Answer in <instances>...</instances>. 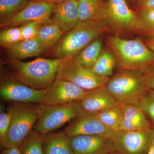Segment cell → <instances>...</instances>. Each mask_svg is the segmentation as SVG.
Listing matches in <instances>:
<instances>
[{"instance_id": "4dcf8cb0", "label": "cell", "mask_w": 154, "mask_h": 154, "mask_svg": "<svg viewBox=\"0 0 154 154\" xmlns=\"http://www.w3.org/2000/svg\"><path fill=\"white\" fill-rule=\"evenodd\" d=\"M5 105L1 104L0 107V141L2 140L8 131L11 126L12 116L6 110Z\"/></svg>"}, {"instance_id": "7402d4cb", "label": "cell", "mask_w": 154, "mask_h": 154, "mask_svg": "<svg viewBox=\"0 0 154 154\" xmlns=\"http://www.w3.org/2000/svg\"><path fill=\"white\" fill-rule=\"evenodd\" d=\"M99 37L86 46L74 57L75 60L86 68L91 69L103 49V41Z\"/></svg>"}, {"instance_id": "8fae6325", "label": "cell", "mask_w": 154, "mask_h": 154, "mask_svg": "<svg viewBox=\"0 0 154 154\" xmlns=\"http://www.w3.org/2000/svg\"><path fill=\"white\" fill-rule=\"evenodd\" d=\"M56 5L49 1H29L26 8L1 23V27H19L33 21L43 24L52 22L51 17Z\"/></svg>"}, {"instance_id": "4fadbf2b", "label": "cell", "mask_w": 154, "mask_h": 154, "mask_svg": "<svg viewBox=\"0 0 154 154\" xmlns=\"http://www.w3.org/2000/svg\"><path fill=\"white\" fill-rule=\"evenodd\" d=\"M63 131L69 137L99 135L111 138L115 132L106 127L95 116L86 113L70 121Z\"/></svg>"}, {"instance_id": "e575fe53", "label": "cell", "mask_w": 154, "mask_h": 154, "mask_svg": "<svg viewBox=\"0 0 154 154\" xmlns=\"http://www.w3.org/2000/svg\"><path fill=\"white\" fill-rule=\"evenodd\" d=\"M144 42L147 46L154 52V37L146 38Z\"/></svg>"}, {"instance_id": "9a60e30c", "label": "cell", "mask_w": 154, "mask_h": 154, "mask_svg": "<svg viewBox=\"0 0 154 154\" xmlns=\"http://www.w3.org/2000/svg\"><path fill=\"white\" fill-rule=\"evenodd\" d=\"M80 102L86 113H99L118 105L105 85L86 91Z\"/></svg>"}, {"instance_id": "d4e9b609", "label": "cell", "mask_w": 154, "mask_h": 154, "mask_svg": "<svg viewBox=\"0 0 154 154\" xmlns=\"http://www.w3.org/2000/svg\"><path fill=\"white\" fill-rule=\"evenodd\" d=\"M42 139L43 135L33 129L18 148L20 154H43Z\"/></svg>"}, {"instance_id": "603a6c76", "label": "cell", "mask_w": 154, "mask_h": 154, "mask_svg": "<svg viewBox=\"0 0 154 154\" xmlns=\"http://www.w3.org/2000/svg\"><path fill=\"white\" fill-rule=\"evenodd\" d=\"M116 65V60L113 53L108 47L102 49L91 70L99 76L110 78L113 76V70Z\"/></svg>"}, {"instance_id": "4316f807", "label": "cell", "mask_w": 154, "mask_h": 154, "mask_svg": "<svg viewBox=\"0 0 154 154\" xmlns=\"http://www.w3.org/2000/svg\"><path fill=\"white\" fill-rule=\"evenodd\" d=\"M139 19L136 32L146 38L154 37V8L141 11Z\"/></svg>"}, {"instance_id": "30bf717a", "label": "cell", "mask_w": 154, "mask_h": 154, "mask_svg": "<svg viewBox=\"0 0 154 154\" xmlns=\"http://www.w3.org/2000/svg\"><path fill=\"white\" fill-rule=\"evenodd\" d=\"M46 91L30 88L15 79L13 74L1 76L0 96L3 102L40 104Z\"/></svg>"}, {"instance_id": "6da1fadb", "label": "cell", "mask_w": 154, "mask_h": 154, "mask_svg": "<svg viewBox=\"0 0 154 154\" xmlns=\"http://www.w3.org/2000/svg\"><path fill=\"white\" fill-rule=\"evenodd\" d=\"M107 45L115 56L119 70L144 74L154 69V52L141 38L124 39L116 34L107 38Z\"/></svg>"}, {"instance_id": "7a4b0ae2", "label": "cell", "mask_w": 154, "mask_h": 154, "mask_svg": "<svg viewBox=\"0 0 154 154\" xmlns=\"http://www.w3.org/2000/svg\"><path fill=\"white\" fill-rule=\"evenodd\" d=\"M66 59L38 58L29 62L11 59L8 65L15 79L30 88L43 91L52 85L59 67Z\"/></svg>"}, {"instance_id": "5b68a950", "label": "cell", "mask_w": 154, "mask_h": 154, "mask_svg": "<svg viewBox=\"0 0 154 154\" xmlns=\"http://www.w3.org/2000/svg\"><path fill=\"white\" fill-rule=\"evenodd\" d=\"M105 87L119 106L139 105L149 90L143 73L128 70H119L109 78Z\"/></svg>"}, {"instance_id": "9c48e42d", "label": "cell", "mask_w": 154, "mask_h": 154, "mask_svg": "<svg viewBox=\"0 0 154 154\" xmlns=\"http://www.w3.org/2000/svg\"><path fill=\"white\" fill-rule=\"evenodd\" d=\"M154 135V128H151L139 131L118 130L111 139L117 154H148Z\"/></svg>"}, {"instance_id": "83f0119b", "label": "cell", "mask_w": 154, "mask_h": 154, "mask_svg": "<svg viewBox=\"0 0 154 154\" xmlns=\"http://www.w3.org/2000/svg\"><path fill=\"white\" fill-rule=\"evenodd\" d=\"M22 40L20 27L7 28L0 33V44L2 47H6Z\"/></svg>"}, {"instance_id": "ba28073f", "label": "cell", "mask_w": 154, "mask_h": 154, "mask_svg": "<svg viewBox=\"0 0 154 154\" xmlns=\"http://www.w3.org/2000/svg\"><path fill=\"white\" fill-rule=\"evenodd\" d=\"M56 78L71 82L86 91L105 86L109 79L97 75L77 62L74 57L67 58L61 64Z\"/></svg>"}, {"instance_id": "60d3db41", "label": "cell", "mask_w": 154, "mask_h": 154, "mask_svg": "<svg viewBox=\"0 0 154 154\" xmlns=\"http://www.w3.org/2000/svg\"><path fill=\"white\" fill-rule=\"evenodd\" d=\"M28 1H33V0H28Z\"/></svg>"}, {"instance_id": "1f68e13d", "label": "cell", "mask_w": 154, "mask_h": 154, "mask_svg": "<svg viewBox=\"0 0 154 154\" xmlns=\"http://www.w3.org/2000/svg\"><path fill=\"white\" fill-rule=\"evenodd\" d=\"M137 4L140 12L154 8V0H137Z\"/></svg>"}, {"instance_id": "7c38bea8", "label": "cell", "mask_w": 154, "mask_h": 154, "mask_svg": "<svg viewBox=\"0 0 154 154\" xmlns=\"http://www.w3.org/2000/svg\"><path fill=\"white\" fill-rule=\"evenodd\" d=\"M86 91L71 82L56 78L46 90L40 104L58 105L80 101Z\"/></svg>"}, {"instance_id": "cb8c5ba5", "label": "cell", "mask_w": 154, "mask_h": 154, "mask_svg": "<svg viewBox=\"0 0 154 154\" xmlns=\"http://www.w3.org/2000/svg\"><path fill=\"white\" fill-rule=\"evenodd\" d=\"M92 114L106 127L113 131L119 130L122 119V111L119 105Z\"/></svg>"}, {"instance_id": "44dd1931", "label": "cell", "mask_w": 154, "mask_h": 154, "mask_svg": "<svg viewBox=\"0 0 154 154\" xmlns=\"http://www.w3.org/2000/svg\"><path fill=\"white\" fill-rule=\"evenodd\" d=\"M104 5L102 0H78V24L100 19Z\"/></svg>"}, {"instance_id": "d6986e66", "label": "cell", "mask_w": 154, "mask_h": 154, "mask_svg": "<svg viewBox=\"0 0 154 154\" xmlns=\"http://www.w3.org/2000/svg\"><path fill=\"white\" fill-rule=\"evenodd\" d=\"M5 48L11 59L20 60L37 56L45 52L36 38L22 40Z\"/></svg>"}, {"instance_id": "ab89813d", "label": "cell", "mask_w": 154, "mask_h": 154, "mask_svg": "<svg viewBox=\"0 0 154 154\" xmlns=\"http://www.w3.org/2000/svg\"><path fill=\"white\" fill-rule=\"evenodd\" d=\"M152 145L154 146V135L153 137V138L152 143Z\"/></svg>"}, {"instance_id": "836d02e7", "label": "cell", "mask_w": 154, "mask_h": 154, "mask_svg": "<svg viewBox=\"0 0 154 154\" xmlns=\"http://www.w3.org/2000/svg\"><path fill=\"white\" fill-rule=\"evenodd\" d=\"M1 154H20L18 148H9L2 149Z\"/></svg>"}, {"instance_id": "74e56055", "label": "cell", "mask_w": 154, "mask_h": 154, "mask_svg": "<svg viewBox=\"0 0 154 154\" xmlns=\"http://www.w3.org/2000/svg\"><path fill=\"white\" fill-rule=\"evenodd\" d=\"M107 154H117V153L115 151H113Z\"/></svg>"}, {"instance_id": "484cf974", "label": "cell", "mask_w": 154, "mask_h": 154, "mask_svg": "<svg viewBox=\"0 0 154 154\" xmlns=\"http://www.w3.org/2000/svg\"><path fill=\"white\" fill-rule=\"evenodd\" d=\"M29 2L28 0H0V24L22 11Z\"/></svg>"}, {"instance_id": "ac0fdd59", "label": "cell", "mask_w": 154, "mask_h": 154, "mask_svg": "<svg viewBox=\"0 0 154 154\" xmlns=\"http://www.w3.org/2000/svg\"><path fill=\"white\" fill-rule=\"evenodd\" d=\"M42 148L43 154H74L63 131L43 135Z\"/></svg>"}, {"instance_id": "52a82bcc", "label": "cell", "mask_w": 154, "mask_h": 154, "mask_svg": "<svg viewBox=\"0 0 154 154\" xmlns=\"http://www.w3.org/2000/svg\"><path fill=\"white\" fill-rule=\"evenodd\" d=\"M138 15L129 8L125 0H108L105 3L100 19L111 31L136 32Z\"/></svg>"}, {"instance_id": "f546056e", "label": "cell", "mask_w": 154, "mask_h": 154, "mask_svg": "<svg viewBox=\"0 0 154 154\" xmlns=\"http://www.w3.org/2000/svg\"><path fill=\"white\" fill-rule=\"evenodd\" d=\"M42 24L43 23L39 21H33L19 26L21 28L22 40L36 38Z\"/></svg>"}, {"instance_id": "ffe728a7", "label": "cell", "mask_w": 154, "mask_h": 154, "mask_svg": "<svg viewBox=\"0 0 154 154\" xmlns=\"http://www.w3.org/2000/svg\"><path fill=\"white\" fill-rule=\"evenodd\" d=\"M63 33L53 22L42 24L36 38L45 51L53 49L59 43Z\"/></svg>"}, {"instance_id": "e0dca14e", "label": "cell", "mask_w": 154, "mask_h": 154, "mask_svg": "<svg viewBox=\"0 0 154 154\" xmlns=\"http://www.w3.org/2000/svg\"><path fill=\"white\" fill-rule=\"evenodd\" d=\"M121 106L122 119L119 130L139 131L152 128L147 116L139 105Z\"/></svg>"}, {"instance_id": "f35d334b", "label": "cell", "mask_w": 154, "mask_h": 154, "mask_svg": "<svg viewBox=\"0 0 154 154\" xmlns=\"http://www.w3.org/2000/svg\"><path fill=\"white\" fill-rule=\"evenodd\" d=\"M33 1H43V2H48L49 0H33Z\"/></svg>"}, {"instance_id": "3957f363", "label": "cell", "mask_w": 154, "mask_h": 154, "mask_svg": "<svg viewBox=\"0 0 154 154\" xmlns=\"http://www.w3.org/2000/svg\"><path fill=\"white\" fill-rule=\"evenodd\" d=\"M111 31L101 19L78 24L63 35L59 43L52 49L53 55L55 58L75 57L95 39Z\"/></svg>"}, {"instance_id": "8d00e7d4", "label": "cell", "mask_w": 154, "mask_h": 154, "mask_svg": "<svg viewBox=\"0 0 154 154\" xmlns=\"http://www.w3.org/2000/svg\"><path fill=\"white\" fill-rule=\"evenodd\" d=\"M148 154H154V146H153L152 145L150 148Z\"/></svg>"}, {"instance_id": "d6a6232c", "label": "cell", "mask_w": 154, "mask_h": 154, "mask_svg": "<svg viewBox=\"0 0 154 154\" xmlns=\"http://www.w3.org/2000/svg\"><path fill=\"white\" fill-rule=\"evenodd\" d=\"M143 77L149 89L154 91V69L143 74Z\"/></svg>"}, {"instance_id": "d590c367", "label": "cell", "mask_w": 154, "mask_h": 154, "mask_svg": "<svg viewBox=\"0 0 154 154\" xmlns=\"http://www.w3.org/2000/svg\"><path fill=\"white\" fill-rule=\"evenodd\" d=\"M66 1H68V0H49V2H52L53 3H55L56 4H57Z\"/></svg>"}, {"instance_id": "f1b7e54d", "label": "cell", "mask_w": 154, "mask_h": 154, "mask_svg": "<svg viewBox=\"0 0 154 154\" xmlns=\"http://www.w3.org/2000/svg\"><path fill=\"white\" fill-rule=\"evenodd\" d=\"M139 106L150 119L154 129V91L149 89L141 99Z\"/></svg>"}, {"instance_id": "2e32d148", "label": "cell", "mask_w": 154, "mask_h": 154, "mask_svg": "<svg viewBox=\"0 0 154 154\" xmlns=\"http://www.w3.org/2000/svg\"><path fill=\"white\" fill-rule=\"evenodd\" d=\"M52 15V22L64 33H67L79 23L78 0H68L56 4Z\"/></svg>"}, {"instance_id": "5bb4252c", "label": "cell", "mask_w": 154, "mask_h": 154, "mask_svg": "<svg viewBox=\"0 0 154 154\" xmlns=\"http://www.w3.org/2000/svg\"><path fill=\"white\" fill-rule=\"evenodd\" d=\"M74 154H107L114 151L111 138L103 135H77L69 137Z\"/></svg>"}, {"instance_id": "277c9868", "label": "cell", "mask_w": 154, "mask_h": 154, "mask_svg": "<svg viewBox=\"0 0 154 154\" xmlns=\"http://www.w3.org/2000/svg\"><path fill=\"white\" fill-rule=\"evenodd\" d=\"M37 105L30 103L11 102L7 108L12 120L8 132L0 141L2 149L18 148L30 135L38 118Z\"/></svg>"}, {"instance_id": "8992f818", "label": "cell", "mask_w": 154, "mask_h": 154, "mask_svg": "<svg viewBox=\"0 0 154 154\" xmlns=\"http://www.w3.org/2000/svg\"><path fill=\"white\" fill-rule=\"evenodd\" d=\"M38 118L34 127L40 134L52 132L85 113L80 101L58 105H37Z\"/></svg>"}]
</instances>
